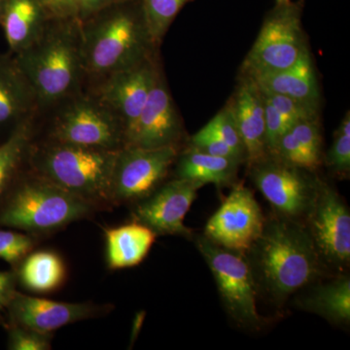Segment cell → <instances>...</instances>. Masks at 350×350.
<instances>
[{
  "label": "cell",
  "mask_w": 350,
  "mask_h": 350,
  "mask_svg": "<svg viewBox=\"0 0 350 350\" xmlns=\"http://www.w3.org/2000/svg\"><path fill=\"white\" fill-rule=\"evenodd\" d=\"M245 256L258 292L275 305H283L325 269L305 223L276 213L265 219L261 236Z\"/></svg>",
  "instance_id": "6da1fadb"
},
{
  "label": "cell",
  "mask_w": 350,
  "mask_h": 350,
  "mask_svg": "<svg viewBox=\"0 0 350 350\" xmlns=\"http://www.w3.org/2000/svg\"><path fill=\"white\" fill-rule=\"evenodd\" d=\"M80 24L85 75L103 79L157 55L142 0L105 7Z\"/></svg>",
  "instance_id": "7a4b0ae2"
},
{
  "label": "cell",
  "mask_w": 350,
  "mask_h": 350,
  "mask_svg": "<svg viewBox=\"0 0 350 350\" xmlns=\"http://www.w3.org/2000/svg\"><path fill=\"white\" fill-rule=\"evenodd\" d=\"M81 42L80 21L53 18L36 42L14 55L38 107H49L75 93L85 75Z\"/></svg>",
  "instance_id": "3957f363"
},
{
  "label": "cell",
  "mask_w": 350,
  "mask_h": 350,
  "mask_svg": "<svg viewBox=\"0 0 350 350\" xmlns=\"http://www.w3.org/2000/svg\"><path fill=\"white\" fill-rule=\"evenodd\" d=\"M118 152L33 140L27 167L98 211H111L115 207L113 170Z\"/></svg>",
  "instance_id": "277c9868"
},
{
  "label": "cell",
  "mask_w": 350,
  "mask_h": 350,
  "mask_svg": "<svg viewBox=\"0 0 350 350\" xmlns=\"http://www.w3.org/2000/svg\"><path fill=\"white\" fill-rule=\"evenodd\" d=\"M98 211L25 165L0 202V227L40 239L91 218Z\"/></svg>",
  "instance_id": "5b68a950"
},
{
  "label": "cell",
  "mask_w": 350,
  "mask_h": 350,
  "mask_svg": "<svg viewBox=\"0 0 350 350\" xmlns=\"http://www.w3.org/2000/svg\"><path fill=\"white\" fill-rule=\"evenodd\" d=\"M194 238L229 317L241 328L261 329L264 321L257 310V285L247 258L213 243L204 234Z\"/></svg>",
  "instance_id": "8992f818"
},
{
  "label": "cell",
  "mask_w": 350,
  "mask_h": 350,
  "mask_svg": "<svg viewBox=\"0 0 350 350\" xmlns=\"http://www.w3.org/2000/svg\"><path fill=\"white\" fill-rule=\"evenodd\" d=\"M301 2L275 4L266 18L256 40L241 66V75L280 70L308 55V40L301 25Z\"/></svg>",
  "instance_id": "52a82bcc"
},
{
  "label": "cell",
  "mask_w": 350,
  "mask_h": 350,
  "mask_svg": "<svg viewBox=\"0 0 350 350\" xmlns=\"http://www.w3.org/2000/svg\"><path fill=\"white\" fill-rule=\"evenodd\" d=\"M248 167L251 180L276 213L304 222L322 182L317 172L295 167L271 155Z\"/></svg>",
  "instance_id": "ba28073f"
},
{
  "label": "cell",
  "mask_w": 350,
  "mask_h": 350,
  "mask_svg": "<svg viewBox=\"0 0 350 350\" xmlns=\"http://www.w3.org/2000/svg\"><path fill=\"white\" fill-rule=\"evenodd\" d=\"M46 139L105 150L125 147L119 119L98 98L87 96L69 101L55 119Z\"/></svg>",
  "instance_id": "9c48e42d"
},
{
  "label": "cell",
  "mask_w": 350,
  "mask_h": 350,
  "mask_svg": "<svg viewBox=\"0 0 350 350\" xmlns=\"http://www.w3.org/2000/svg\"><path fill=\"white\" fill-rule=\"evenodd\" d=\"M181 147H124L115 161L112 198L115 206H131L165 182Z\"/></svg>",
  "instance_id": "30bf717a"
},
{
  "label": "cell",
  "mask_w": 350,
  "mask_h": 350,
  "mask_svg": "<svg viewBox=\"0 0 350 350\" xmlns=\"http://www.w3.org/2000/svg\"><path fill=\"white\" fill-rule=\"evenodd\" d=\"M324 268L342 275L350 262V213L340 194L322 180L305 220Z\"/></svg>",
  "instance_id": "8fae6325"
},
{
  "label": "cell",
  "mask_w": 350,
  "mask_h": 350,
  "mask_svg": "<svg viewBox=\"0 0 350 350\" xmlns=\"http://www.w3.org/2000/svg\"><path fill=\"white\" fill-rule=\"evenodd\" d=\"M265 219L252 191L236 182L230 195L207 221L204 234L227 250L245 255L261 236Z\"/></svg>",
  "instance_id": "7c38bea8"
},
{
  "label": "cell",
  "mask_w": 350,
  "mask_h": 350,
  "mask_svg": "<svg viewBox=\"0 0 350 350\" xmlns=\"http://www.w3.org/2000/svg\"><path fill=\"white\" fill-rule=\"evenodd\" d=\"M160 69L155 55L103 79L96 98L119 119L125 135V146Z\"/></svg>",
  "instance_id": "4fadbf2b"
},
{
  "label": "cell",
  "mask_w": 350,
  "mask_h": 350,
  "mask_svg": "<svg viewBox=\"0 0 350 350\" xmlns=\"http://www.w3.org/2000/svg\"><path fill=\"white\" fill-rule=\"evenodd\" d=\"M202 187L197 182L176 178L163 182L145 199L131 204V218L150 228L157 236L194 238L184 219Z\"/></svg>",
  "instance_id": "5bb4252c"
},
{
  "label": "cell",
  "mask_w": 350,
  "mask_h": 350,
  "mask_svg": "<svg viewBox=\"0 0 350 350\" xmlns=\"http://www.w3.org/2000/svg\"><path fill=\"white\" fill-rule=\"evenodd\" d=\"M113 308L110 304L93 301L64 303L48 300L17 290L7 306L6 323L18 324L41 333L54 334L64 326L105 317L112 312Z\"/></svg>",
  "instance_id": "9a60e30c"
},
{
  "label": "cell",
  "mask_w": 350,
  "mask_h": 350,
  "mask_svg": "<svg viewBox=\"0 0 350 350\" xmlns=\"http://www.w3.org/2000/svg\"><path fill=\"white\" fill-rule=\"evenodd\" d=\"M185 130L162 69L125 147H181Z\"/></svg>",
  "instance_id": "2e32d148"
},
{
  "label": "cell",
  "mask_w": 350,
  "mask_h": 350,
  "mask_svg": "<svg viewBox=\"0 0 350 350\" xmlns=\"http://www.w3.org/2000/svg\"><path fill=\"white\" fill-rule=\"evenodd\" d=\"M229 103L243 138L246 163L248 165H252L268 155L261 90L250 77L241 75Z\"/></svg>",
  "instance_id": "e0dca14e"
},
{
  "label": "cell",
  "mask_w": 350,
  "mask_h": 350,
  "mask_svg": "<svg viewBox=\"0 0 350 350\" xmlns=\"http://www.w3.org/2000/svg\"><path fill=\"white\" fill-rule=\"evenodd\" d=\"M38 107L36 94L14 57L0 56V140Z\"/></svg>",
  "instance_id": "ac0fdd59"
},
{
  "label": "cell",
  "mask_w": 350,
  "mask_h": 350,
  "mask_svg": "<svg viewBox=\"0 0 350 350\" xmlns=\"http://www.w3.org/2000/svg\"><path fill=\"white\" fill-rule=\"evenodd\" d=\"M52 16L41 0H4L0 25L13 55L36 42Z\"/></svg>",
  "instance_id": "d6986e66"
},
{
  "label": "cell",
  "mask_w": 350,
  "mask_h": 350,
  "mask_svg": "<svg viewBox=\"0 0 350 350\" xmlns=\"http://www.w3.org/2000/svg\"><path fill=\"white\" fill-rule=\"evenodd\" d=\"M157 234L137 221L105 228V261L111 271L133 268L144 261Z\"/></svg>",
  "instance_id": "ffe728a7"
},
{
  "label": "cell",
  "mask_w": 350,
  "mask_h": 350,
  "mask_svg": "<svg viewBox=\"0 0 350 350\" xmlns=\"http://www.w3.org/2000/svg\"><path fill=\"white\" fill-rule=\"evenodd\" d=\"M246 76L256 83L262 91L321 103L319 81L310 53L289 68Z\"/></svg>",
  "instance_id": "44dd1931"
},
{
  "label": "cell",
  "mask_w": 350,
  "mask_h": 350,
  "mask_svg": "<svg viewBox=\"0 0 350 350\" xmlns=\"http://www.w3.org/2000/svg\"><path fill=\"white\" fill-rule=\"evenodd\" d=\"M322 145L320 119L299 121L280 138L271 156L295 167L317 172L323 163Z\"/></svg>",
  "instance_id": "7402d4cb"
},
{
  "label": "cell",
  "mask_w": 350,
  "mask_h": 350,
  "mask_svg": "<svg viewBox=\"0 0 350 350\" xmlns=\"http://www.w3.org/2000/svg\"><path fill=\"white\" fill-rule=\"evenodd\" d=\"M18 286L34 294H51L66 284L68 267L59 253L51 250H33L13 269Z\"/></svg>",
  "instance_id": "603a6c76"
},
{
  "label": "cell",
  "mask_w": 350,
  "mask_h": 350,
  "mask_svg": "<svg viewBox=\"0 0 350 350\" xmlns=\"http://www.w3.org/2000/svg\"><path fill=\"white\" fill-rule=\"evenodd\" d=\"M176 178L197 182L202 186L214 184L217 187L234 185L238 178L241 161L208 155L187 146L177 157Z\"/></svg>",
  "instance_id": "cb8c5ba5"
},
{
  "label": "cell",
  "mask_w": 350,
  "mask_h": 350,
  "mask_svg": "<svg viewBox=\"0 0 350 350\" xmlns=\"http://www.w3.org/2000/svg\"><path fill=\"white\" fill-rule=\"evenodd\" d=\"M297 305L301 310L315 313L336 324L350 323V278L340 275L331 282L313 287Z\"/></svg>",
  "instance_id": "d4e9b609"
},
{
  "label": "cell",
  "mask_w": 350,
  "mask_h": 350,
  "mask_svg": "<svg viewBox=\"0 0 350 350\" xmlns=\"http://www.w3.org/2000/svg\"><path fill=\"white\" fill-rule=\"evenodd\" d=\"M31 119L25 120L10 135L0 140V202L27 165V154L34 139Z\"/></svg>",
  "instance_id": "484cf974"
},
{
  "label": "cell",
  "mask_w": 350,
  "mask_h": 350,
  "mask_svg": "<svg viewBox=\"0 0 350 350\" xmlns=\"http://www.w3.org/2000/svg\"><path fill=\"white\" fill-rule=\"evenodd\" d=\"M152 40L159 48L183 7L193 0H142Z\"/></svg>",
  "instance_id": "4316f807"
},
{
  "label": "cell",
  "mask_w": 350,
  "mask_h": 350,
  "mask_svg": "<svg viewBox=\"0 0 350 350\" xmlns=\"http://www.w3.org/2000/svg\"><path fill=\"white\" fill-rule=\"evenodd\" d=\"M329 170L340 178H349L350 174V113L344 118L334 133L333 144L323 156Z\"/></svg>",
  "instance_id": "83f0119b"
},
{
  "label": "cell",
  "mask_w": 350,
  "mask_h": 350,
  "mask_svg": "<svg viewBox=\"0 0 350 350\" xmlns=\"http://www.w3.org/2000/svg\"><path fill=\"white\" fill-rule=\"evenodd\" d=\"M38 243L39 239L27 232L0 227V260L15 269Z\"/></svg>",
  "instance_id": "f1b7e54d"
},
{
  "label": "cell",
  "mask_w": 350,
  "mask_h": 350,
  "mask_svg": "<svg viewBox=\"0 0 350 350\" xmlns=\"http://www.w3.org/2000/svg\"><path fill=\"white\" fill-rule=\"evenodd\" d=\"M261 92L265 98L293 124L299 121H306V120L320 119V103H321L298 100V98H290L282 94L268 93L262 90Z\"/></svg>",
  "instance_id": "f546056e"
},
{
  "label": "cell",
  "mask_w": 350,
  "mask_h": 350,
  "mask_svg": "<svg viewBox=\"0 0 350 350\" xmlns=\"http://www.w3.org/2000/svg\"><path fill=\"white\" fill-rule=\"evenodd\" d=\"M246 163L243 138L237 125L231 105L228 103L206 125Z\"/></svg>",
  "instance_id": "4dcf8cb0"
},
{
  "label": "cell",
  "mask_w": 350,
  "mask_h": 350,
  "mask_svg": "<svg viewBox=\"0 0 350 350\" xmlns=\"http://www.w3.org/2000/svg\"><path fill=\"white\" fill-rule=\"evenodd\" d=\"M7 334V349L9 350H49L52 349L54 334L41 332L18 325L6 323L3 327Z\"/></svg>",
  "instance_id": "1f68e13d"
},
{
  "label": "cell",
  "mask_w": 350,
  "mask_h": 350,
  "mask_svg": "<svg viewBox=\"0 0 350 350\" xmlns=\"http://www.w3.org/2000/svg\"><path fill=\"white\" fill-rule=\"evenodd\" d=\"M188 146L196 150L204 152L208 155L225 157V158L238 159L244 163L243 159L236 153L229 145L225 144L213 131L204 126L202 130L195 133L189 139Z\"/></svg>",
  "instance_id": "d6a6232c"
},
{
  "label": "cell",
  "mask_w": 350,
  "mask_h": 350,
  "mask_svg": "<svg viewBox=\"0 0 350 350\" xmlns=\"http://www.w3.org/2000/svg\"><path fill=\"white\" fill-rule=\"evenodd\" d=\"M264 98L265 129H266V148L268 155L275 153L280 138L292 126L290 120L278 111L268 100Z\"/></svg>",
  "instance_id": "836d02e7"
},
{
  "label": "cell",
  "mask_w": 350,
  "mask_h": 350,
  "mask_svg": "<svg viewBox=\"0 0 350 350\" xmlns=\"http://www.w3.org/2000/svg\"><path fill=\"white\" fill-rule=\"evenodd\" d=\"M18 282L13 269L0 271V325L5 326L7 306L17 291Z\"/></svg>",
  "instance_id": "e575fe53"
},
{
  "label": "cell",
  "mask_w": 350,
  "mask_h": 350,
  "mask_svg": "<svg viewBox=\"0 0 350 350\" xmlns=\"http://www.w3.org/2000/svg\"><path fill=\"white\" fill-rule=\"evenodd\" d=\"M125 1L131 0H76L75 19L81 22L100 9Z\"/></svg>",
  "instance_id": "d590c367"
},
{
  "label": "cell",
  "mask_w": 350,
  "mask_h": 350,
  "mask_svg": "<svg viewBox=\"0 0 350 350\" xmlns=\"http://www.w3.org/2000/svg\"><path fill=\"white\" fill-rule=\"evenodd\" d=\"M55 19L75 18L76 0H41Z\"/></svg>",
  "instance_id": "8d00e7d4"
},
{
  "label": "cell",
  "mask_w": 350,
  "mask_h": 350,
  "mask_svg": "<svg viewBox=\"0 0 350 350\" xmlns=\"http://www.w3.org/2000/svg\"><path fill=\"white\" fill-rule=\"evenodd\" d=\"M144 313H140V314H137L135 317V322H133V332H131V342H133V340H135V338L137 337L138 333H139L140 328H142V322H144Z\"/></svg>",
  "instance_id": "74e56055"
},
{
  "label": "cell",
  "mask_w": 350,
  "mask_h": 350,
  "mask_svg": "<svg viewBox=\"0 0 350 350\" xmlns=\"http://www.w3.org/2000/svg\"><path fill=\"white\" fill-rule=\"evenodd\" d=\"M289 1H291V0H275L276 4L286 3Z\"/></svg>",
  "instance_id": "f35d334b"
},
{
  "label": "cell",
  "mask_w": 350,
  "mask_h": 350,
  "mask_svg": "<svg viewBox=\"0 0 350 350\" xmlns=\"http://www.w3.org/2000/svg\"><path fill=\"white\" fill-rule=\"evenodd\" d=\"M4 0H0V17H1L2 8H3Z\"/></svg>",
  "instance_id": "ab89813d"
}]
</instances>
